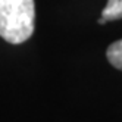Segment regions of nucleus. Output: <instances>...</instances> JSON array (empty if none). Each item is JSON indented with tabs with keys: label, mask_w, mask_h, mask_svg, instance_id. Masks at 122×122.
<instances>
[{
	"label": "nucleus",
	"mask_w": 122,
	"mask_h": 122,
	"mask_svg": "<svg viewBox=\"0 0 122 122\" xmlns=\"http://www.w3.org/2000/svg\"><path fill=\"white\" fill-rule=\"evenodd\" d=\"M34 0H0V37L10 44H21L34 32Z\"/></svg>",
	"instance_id": "f257e3e1"
},
{
	"label": "nucleus",
	"mask_w": 122,
	"mask_h": 122,
	"mask_svg": "<svg viewBox=\"0 0 122 122\" xmlns=\"http://www.w3.org/2000/svg\"><path fill=\"white\" fill-rule=\"evenodd\" d=\"M104 21H116L122 18V0H107L106 7L102 12Z\"/></svg>",
	"instance_id": "f03ea898"
},
{
	"label": "nucleus",
	"mask_w": 122,
	"mask_h": 122,
	"mask_svg": "<svg viewBox=\"0 0 122 122\" xmlns=\"http://www.w3.org/2000/svg\"><path fill=\"white\" fill-rule=\"evenodd\" d=\"M106 56L112 66L122 71V40L112 43L106 50Z\"/></svg>",
	"instance_id": "7ed1b4c3"
},
{
	"label": "nucleus",
	"mask_w": 122,
	"mask_h": 122,
	"mask_svg": "<svg viewBox=\"0 0 122 122\" xmlns=\"http://www.w3.org/2000/svg\"><path fill=\"white\" fill-rule=\"evenodd\" d=\"M97 22H99V24H106V21H104L103 18H99V21H97Z\"/></svg>",
	"instance_id": "20e7f679"
}]
</instances>
